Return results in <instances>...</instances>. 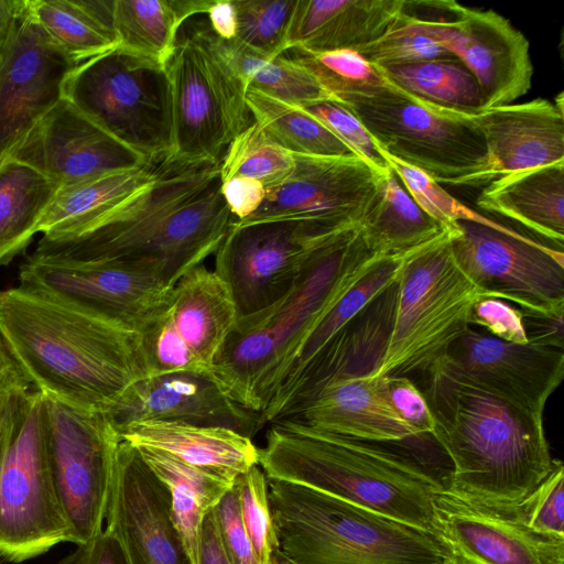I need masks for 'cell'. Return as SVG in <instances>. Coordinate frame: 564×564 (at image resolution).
Returning <instances> with one entry per match:
<instances>
[{
	"instance_id": "cell-45",
	"label": "cell",
	"mask_w": 564,
	"mask_h": 564,
	"mask_svg": "<svg viewBox=\"0 0 564 564\" xmlns=\"http://www.w3.org/2000/svg\"><path fill=\"white\" fill-rule=\"evenodd\" d=\"M299 107L322 122L379 175H387L392 171L386 153L345 105L335 100H323Z\"/></svg>"
},
{
	"instance_id": "cell-42",
	"label": "cell",
	"mask_w": 564,
	"mask_h": 564,
	"mask_svg": "<svg viewBox=\"0 0 564 564\" xmlns=\"http://www.w3.org/2000/svg\"><path fill=\"white\" fill-rule=\"evenodd\" d=\"M297 0H232L235 40L269 57L286 52L288 34Z\"/></svg>"
},
{
	"instance_id": "cell-13",
	"label": "cell",
	"mask_w": 564,
	"mask_h": 564,
	"mask_svg": "<svg viewBox=\"0 0 564 564\" xmlns=\"http://www.w3.org/2000/svg\"><path fill=\"white\" fill-rule=\"evenodd\" d=\"M347 108L387 155L441 185L454 186L487 165L484 137L470 117L431 108L399 88L372 102Z\"/></svg>"
},
{
	"instance_id": "cell-55",
	"label": "cell",
	"mask_w": 564,
	"mask_h": 564,
	"mask_svg": "<svg viewBox=\"0 0 564 564\" xmlns=\"http://www.w3.org/2000/svg\"><path fill=\"white\" fill-rule=\"evenodd\" d=\"M197 564H231L223 547L213 509L202 523Z\"/></svg>"
},
{
	"instance_id": "cell-47",
	"label": "cell",
	"mask_w": 564,
	"mask_h": 564,
	"mask_svg": "<svg viewBox=\"0 0 564 564\" xmlns=\"http://www.w3.org/2000/svg\"><path fill=\"white\" fill-rule=\"evenodd\" d=\"M564 466L553 459L546 478L517 507L513 513L532 531L564 540Z\"/></svg>"
},
{
	"instance_id": "cell-19",
	"label": "cell",
	"mask_w": 564,
	"mask_h": 564,
	"mask_svg": "<svg viewBox=\"0 0 564 564\" xmlns=\"http://www.w3.org/2000/svg\"><path fill=\"white\" fill-rule=\"evenodd\" d=\"M75 64L42 31L26 0L0 52V165L62 99Z\"/></svg>"
},
{
	"instance_id": "cell-53",
	"label": "cell",
	"mask_w": 564,
	"mask_h": 564,
	"mask_svg": "<svg viewBox=\"0 0 564 564\" xmlns=\"http://www.w3.org/2000/svg\"><path fill=\"white\" fill-rule=\"evenodd\" d=\"M221 193L234 220L240 221L248 218L261 206L267 191L257 180L234 177L221 183Z\"/></svg>"
},
{
	"instance_id": "cell-58",
	"label": "cell",
	"mask_w": 564,
	"mask_h": 564,
	"mask_svg": "<svg viewBox=\"0 0 564 564\" xmlns=\"http://www.w3.org/2000/svg\"><path fill=\"white\" fill-rule=\"evenodd\" d=\"M271 564H295L289 557H286L279 549L272 556Z\"/></svg>"
},
{
	"instance_id": "cell-23",
	"label": "cell",
	"mask_w": 564,
	"mask_h": 564,
	"mask_svg": "<svg viewBox=\"0 0 564 564\" xmlns=\"http://www.w3.org/2000/svg\"><path fill=\"white\" fill-rule=\"evenodd\" d=\"M433 534L473 564H564V540L541 535L513 510L456 497L445 489L432 500Z\"/></svg>"
},
{
	"instance_id": "cell-8",
	"label": "cell",
	"mask_w": 564,
	"mask_h": 564,
	"mask_svg": "<svg viewBox=\"0 0 564 564\" xmlns=\"http://www.w3.org/2000/svg\"><path fill=\"white\" fill-rule=\"evenodd\" d=\"M62 98L145 161L169 156L173 108L166 65L117 46L73 67Z\"/></svg>"
},
{
	"instance_id": "cell-39",
	"label": "cell",
	"mask_w": 564,
	"mask_h": 564,
	"mask_svg": "<svg viewBox=\"0 0 564 564\" xmlns=\"http://www.w3.org/2000/svg\"><path fill=\"white\" fill-rule=\"evenodd\" d=\"M177 0H113L117 46L166 65L184 22Z\"/></svg>"
},
{
	"instance_id": "cell-4",
	"label": "cell",
	"mask_w": 564,
	"mask_h": 564,
	"mask_svg": "<svg viewBox=\"0 0 564 564\" xmlns=\"http://www.w3.org/2000/svg\"><path fill=\"white\" fill-rule=\"evenodd\" d=\"M384 256L367 247L359 225L334 235L281 299L237 317L212 379L227 397L261 416L300 345Z\"/></svg>"
},
{
	"instance_id": "cell-22",
	"label": "cell",
	"mask_w": 564,
	"mask_h": 564,
	"mask_svg": "<svg viewBox=\"0 0 564 564\" xmlns=\"http://www.w3.org/2000/svg\"><path fill=\"white\" fill-rule=\"evenodd\" d=\"M438 360L490 393L541 415L564 376L563 349L505 341L471 327Z\"/></svg>"
},
{
	"instance_id": "cell-20",
	"label": "cell",
	"mask_w": 564,
	"mask_h": 564,
	"mask_svg": "<svg viewBox=\"0 0 564 564\" xmlns=\"http://www.w3.org/2000/svg\"><path fill=\"white\" fill-rule=\"evenodd\" d=\"M105 520L130 564H194L174 523L166 487L122 440Z\"/></svg>"
},
{
	"instance_id": "cell-5",
	"label": "cell",
	"mask_w": 564,
	"mask_h": 564,
	"mask_svg": "<svg viewBox=\"0 0 564 564\" xmlns=\"http://www.w3.org/2000/svg\"><path fill=\"white\" fill-rule=\"evenodd\" d=\"M259 462L268 479L304 486L433 534V496L447 488L414 457L291 420L269 423Z\"/></svg>"
},
{
	"instance_id": "cell-46",
	"label": "cell",
	"mask_w": 564,
	"mask_h": 564,
	"mask_svg": "<svg viewBox=\"0 0 564 564\" xmlns=\"http://www.w3.org/2000/svg\"><path fill=\"white\" fill-rule=\"evenodd\" d=\"M355 51L376 66L454 57L436 41L404 24L400 17L384 35Z\"/></svg>"
},
{
	"instance_id": "cell-37",
	"label": "cell",
	"mask_w": 564,
	"mask_h": 564,
	"mask_svg": "<svg viewBox=\"0 0 564 564\" xmlns=\"http://www.w3.org/2000/svg\"><path fill=\"white\" fill-rule=\"evenodd\" d=\"M246 102L253 122L274 143L292 154L357 156L343 141L296 105L248 87Z\"/></svg>"
},
{
	"instance_id": "cell-1",
	"label": "cell",
	"mask_w": 564,
	"mask_h": 564,
	"mask_svg": "<svg viewBox=\"0 0 564 564\" xmlns=\"http://www.w3.org/2000/svg\"><path fill=\"white\" fill-rule=\"evenodd\" d=\"M220 164L164 159L145 185L76 230L43 235L35 252L154 263L177 282L215 254L234 220Z\"/></svg>"
},
{
	"instance_id": "cell-57",
	"label": "cell",
	"mask_w": 564,
	"mask_h": 564,
	"mask_svg": "<svg viewBox=\"0 0 564 564\" xmlns=\"http://www.w3.org/2000/svg\"><path fill=\"white\" fill-rule=\"evenodd\" d=\"M24 0H0V52Z\"/></svg>"
},
{
	"instance_id": "cell-21",
	"label": "cell",
	"mask_w": 564,
	"mask_h": 564,
	"mask_svg": "<svg viewBox=\"0 0 564 564\" xmlns=\"http://www.w3.org/2000/svg\"><path fill=\"white\" fill-rule=\"evenodd\" d=\"M7 160L25 164L62 187L155 163L123 145L64 98L33 127Z\"/></svg>"
},
{
	"instance_id": "cell-27",
	"label": "cell",
	"mask_w": 564,
	"mask_h": 564,
	"mask_svg": "<svg viewBox=\"0 0 564 564\" xmlns=\"http://www.w3.org/2000/svg\"><path fill=\"white\" fill-rule=\"evenodd\" d=\"M403 0H297L286 51L357 50L397 23Z\"/></svg>"
},
{
	"instance_id": "cell-49",
	"label": "cell",
	"mask_w": 564,
	"mask_h": 564,
	"mask_svg": "<svg viewBox=\"0 0 564 564\" xmlns=\"http://www.w3.org/2000/svg\"><path fill=\"white\" fill-rule=\"evenodd\" d=\"M33 389L0 336V446L19 421Z\"/></svg>"
},
{
	"instance_id": "cell-25",
	"label": "cell",
	"mask_w": 564,
	"mask_h": 564,
	"mask_svg": "<svg viewBox=\"0 0 564 564\" xmlns=\"http://www.w3.org/2000/svg\"><path fill=\"white\" fill-rule=\"evenodd\" d=\"M312 429L375 443L417 437L367 375L332 378L292 395L275 415Z\"/></svg>"
},
{
	"instance_id": "cell-11",
	"label": "cell",
	"mask_w": 564,
	"mask_h": 564,
	"mask_svg": "<svg viewBox=\"0 0 564 564\" xmlns=\"http://www.w3.org/2000/svg\"><path fill=\"white\" fill-rule=\"evenodd\" d=\"M400 20L436 41L476 77L485 109L510 105L532 85L527 37L492 10L456 1H404Z\"/></svg>"
},
{
	"instance_id": "cell-31",
	"label": "cell",
	"mask_w": 564,
	"mask_h": 564,
	"mask_svg": "<svg viewBox=\"0 0 564 564\" xmlns=\"http://www.w3.org/2000/svg\"><path fill=\"white\" fill-rule=\"evenodd\" d=\"M359 230L372 252L397 254L429 242L446 229L413 200L391 171L380 177Z\"/></svg>"
},
{
	"instance_id": "cell-40",
	"label": "cell",
	"mask_w": 564,
	"mask_h": 564,
	"mask_svg": "<svg viewBox=\"0 0 564 564\" xmlns=\"http://www.w3.org/2000/svg\"><path fill=\"white\" fill-rule=\"evenodd\" d=\"M283 55L308 70L317 82L346 107L382 98L398 88L354 50L314 53L290 48Z\"/></svg>"
},
{
	"instance_id": "cell-38",
	"label": "cell",
	"mask_w": 564,
	"mask_h": 564,
	"mask_svg": "<svg viewBox=\"0 0 564 564\" xmlns=\"http://www.w3.org/2000/svg\"><path fill=\"white\" fill-rule=\"evenodd\" d=\"M410 251L384 256L322 318L292 356L271 401L293 383L305 367L360 311L398 280Z\"/></svg>"
},
{
	"instance_id": "cell-32",
	"label": "cell",
	"mask_w": 564,
	"mask_h": 564,
	"mask_svg": "<svg viewBox=\"0 0 564 564\" xmlns=\"http://www.w3.org/2000/svg\"><path fill=\"white\" fill-rule=\"evenodd\" d=\"M113 0H26L42 31L75 64L117 47Z\"/></svg>"
},
{
	"instance_id": "cell-17",
	"label": "cell",
	"mask_w": 564,
	"mask_h": 564,
	"mask_svg": "<svg viewBox=\"0 0 564 564\" xmlns=\"http://www.w3.org/2000/svg\"><path fill=\"white\" fill-rule=\"evenodd\" d=\"M453 254L481 289L525 312L564 311L563 251L507 226L457 221Z\"/></svg>"
},
{
	"instance_id": "cell-14",
	"label": "cell",
	"mask_w": 564,
	"mask_h": 564,
	"mask_svg": "<svg viewBox=\"0 0 564 564\" xmlns=\"http://www.w3.org/2000/svg\"><path fill=\"white\" fill-rule=\"evenodd\" d=\"M19 281L139 333L164 307L176 284L154 263L82 261L35 251L21 263Z\"/></svg>"
},
{
	"instance_id": "cell-44",
	"label": "cell",
	"mask_w": 564,
	"mask_h": 564,
	"mask_svg": "<svg viewBox=\"0 0 564 564\" xmlns=\"http://www.w3.org/2000/svg\"><path fill=\"white\" fill-rule=\"evenodd\" d=\"M387 159L392 172L413 200L445 229H453L457 221H470L492 228L502 226L457 200L422 171L389 155Z\"/></svg>"
},
{
	"instance_id": "cell-52",
	"label": "cell",
	"mask_w": 564,
	"mask_h": 564,
	"mask_svg": "<svg viewBox=\"0 0 564 564\" xmlns=\"http://www.w3.org/2000/svg\"><path fill=\"white\" fill-rule=\"evenodd\" d=\"M58 564H130L116 535L102 529L88 541L64 556Z\"/></svg>"
},
{
	"instance_id": "cell-48",
	"label": "cell",
	"mask_w": 564,
	"mask_h": 564,
	"mask_svg": "<svg viewBox=\"0 0 564 564\" xmlns=\"http://www.w3.org/2000/svg\"><path fill=\"white\" fill-rule=\"evenodd\" d=\"M379 387L395 410L415 432L417 437L431 435L434 417L423 391L406 376H383L376 378Z\"/></svg>"
},
{
	"instance_id": "cell-41",
	"label": "cell",
	"mask_w": 564,
	"mask_h": 564,
	"mask_svg": "<svg viewBox=\"0 0 564 564\" xmlns=\"http://www.w3.org/2000/svg\"><path fill=\"white\" fill-rule=\"evenodd\" d=\"M295 166L294 156L253 122L228 145L220 164L221 183L234 177L259 181L265 191L283 184Z\"/></svg>"
},
{
	"instance_id": "cell-26",
	"label": "cell",
	"mask_w": 564,
	"mask_h": 564,
	"mask_svg": "<svg viewBox=\"0 0 564 564\" xmlns=\"http://www.w3.org/2000/svg\"><path fill=\"white\" fill-rule=\"evenodd\" d=\"M470 119L484 137L487 165L454 186L487 185L506 175L564 162V111L550 100L492 107Z\"/></svg>"
},
{
	"instance_id": "cell-54",
	"label": "cell",
	"mask_w": 564,
	"mask_h": 564,
	"mask_svg": "<svg viewBox=\"0 0 564 564\" xmlns=\"http://www.w3.org/2000/svg\"><path fill=\"white\" fill-rule=\"evenodd\" d=\"M521 312L528 343L556 349L564 348V311Z\"/></svg>"
},
{
	"instance_id": "cell-36",
	"label": "cell",
	"mask_w": 564,
	"mask_h": 564,
	"mask_svg": "<svg viewBox=\"0 0 564 564\" xmlns=\"http://www.w3.org/2000/svg\"><path fill=\"white\" fill-rule=\"evenodd\" d=\"M209 33L214 45L247 89L253 87L297 106L323 100L337 101L308 70L285 55L269 57L243 46L235 39H219L210 28Z\"/></svg>"
},
{
	"instance_id": "cell-24",
	"label": "cell",
	"mask_w": 564,
	"mask_h": 564,
	"mask_svg": "<svg viewBox=\"0 0 564 564\" xmlns=\"http://www.w3.org/2000/svg\"><path fill=\"white\" fill-rule=\"evenodd\" d=\"M104 412L115 426L149 420L178 421L226 427L250 438L263 425L260 414L227 397L209 375L195 372L145 376Z\"/></svg>"
},
{
	"instance_id": "cell-43",
	"label": "cell",
	"mask_w": 564,
	"mask_h": 564,
	"mask_svg": "<svg viewBox=\"0 0 564 564\" xmlns=\"http://www.w3.org/2000/svg\"><path fill=\"white\" fill-rule=\"evenodd\" d=\"M234 485L240 516L258 563L271 564L280 543L270 507L268 478L256 465L240 474Z\"/></svg>"
},
{
	"instance_id": "cell-9",
	"label": "cell",
	"mask_w": 564,
	"mask_h": 564,
	"mask_svg": "<svg viewBox=\"0 0 564 564\" xmlns=\"http://www.w3.org/2000/svg\"><path fill=\"white\" fill-rule=\"evenodd\" d=\"M172 90L173 142L165 160L216 163L253 123L247 88L214 45L209 28L176 42L166 64Z\"/></svg>"
},
{
	"instance_id": "cell-18",
	"label": "cell",
	"mask_w": 564,
	"mask_h": 564,
	"mask_svg": "<svg viewBox=\"0 0 564 564\" xmlns=\"http://www.w3.org/2000/svg\"><path fill=\"white\" fill-rule=\"evenodd\" d=\"M293 156L295 166L290 177L267 191L263 203L252 215L232 223L242 226L297 220L332 228L359 225L381 175L358 156Z\"/></svg>"
},
{
	"instance_id": "cell-30",
	"label": "cell",
	"mask_w": 564,
	"mask_h": 564,
	"mask_svg": "<svg viewBox=\"0 0 564 564\" xmlns=\"http://www.w3.org/2000/svg\"><path fill=\"white\" fill-rule=\"evenodd\" d=\"M135 447V446H134ZM171 497L174 523L194 564H197L204 517L234 485L225 477L186 464L155 448L135 447Z\"/></svg>"
},
{
	"instance_id": "cell-59",
	"label": "cell",
	"mask_w": 564,
	"mask_h": 564,
	"mask_svg": "<svg viewBox=\"0 0 564 564\" xmlns=\"http://www.w3.org/2000/svg\"><path fill=\"white\" fill-rule=\"evenodd\" d=\"M442 564H473L469 561L463 558L462 556L451 553L447 555L445 561Z\"/></svg>"
},
{
	"instance_id": "cell-10",
	"label": "cell",
	"mask_w": 564,
	"mask_h": 564,
	"mask_svg": "<svg viewBox=\"0 0 564 564\" xmlns=\"http://www.w3.org/2000/svg\"><path fill=\"white\" fill-rule=\"evenodd\" d=\"M46 438L44 397L35 388L0 446V557H37L67 542Z\"/></svg>"
},
{
	"instance_id": "cell-2",
	"label": "cell",
	"mask_w": 564,
	"mask_h": 564,
	"mask_svg": "<svg viewBox=\"0 0 564 564\" xmlns=\"http://www.w3.org/2000/svg\"><path fill=\"white\" fill-rule=\"evenodd\" d=\"M0 336L36 390L74 409L104 411L145 377L138 330L20 284L0 290Z\"/></svg>"
},
{
	"instance_id": "cell-34",
	"label": "cell",
	"mask_w": 564,
	"mask_h": 564,
	"mask_svg": "<svg viewBox=\"0 0 564 564\" xmlns=\"http://www.w3.org/2000/svg\"><path fill=\"white\" fill-rule=\"evenodd\" d=\"M378 68L392 85L431 108L465 117L485 110L476 77L455 57Z\"/></svg>"
},
{
	"instance_id": "cell-12",
	"label": "cell",
	"mask_w": 564,
	"mask_h": 564,
	"mask_svg": "<svg viewBox=\"0 0 564 564\" xmlns=\"http://www.w3.org/2000/svg\"><path fill=\"white\" fill-rule=\"evenodd\" d=\"M44 397L48 455L67 542L102 530L120 435L104 411L78 410Z\"/></svg>"
},
{
	"instance_id": "cell-3",
	"label": "cell",
	"mask_w": 564,
	"mask_h": 564,
	"mask_svg": "<svg viewBox=\"0 0 564 564\" xmlns=\"http://www.w3.org/2000/svg\"><path fill=\"white\" fill-rule=\"evenodd\" d=\"M425 375L432 436L453 464L446 490L495 509L517 507L553 466L543 415L490 393L442 360Z\"/></svg>"
},
{
	"instance_id": "cell-56",
	"label": "cell",
	"mask_w": 564,
	"mask_h": 564,
	"mask_svg": "<svg viewBox=\"0 0 564 564\" xmlns=\"http://www.w3.org/2000/svg\"><path fill=\"white\" fill-rule=\"evenodd\" d=\"M206 14L216 36L225 41L236 37L237 18L232 0H214Z\"/></svg>"
},
{
	"instance_id": "cell-7",
	"label": "cell",
	"mask_w": 564,
	"mask_h": 564,
	"mask_svg": "<svg viewBox=\"0 0 564 564\" xmlns=\"http://www.w3.org/2000/svg\"><path fill=\"white\" fill-rule=\"evenodd\" d=\"M485 297L496 296L462 270L452 251L449 229L411 250L400 273L384 354L367 376L425 373L470 327L471 310Z\"/></svg>"
},
{
	"instance_id": "cell-35",
	"label": "cell",
	"mask_w": 564,
	"mask_h": 564,
	"mask_svg": "<svg viewBox=\"0 0 564 564\" xmlns=\"http://www.w3.org/2000/svg\"><path fill=\"white\" fill-rule=\"evenodd\" d=\"M162 161L61 187L46 209L39 231L43 235L63 234L80 228L150 182Z\"/></svg>"
},
{
	"instance_id": "cell-50",
	"label": "cell",
	"mask_w": 564,
	"mask_h": 564,
	"mask_svg": "<svg viewBox=\"0 0 564 564\" xmlns=\"http://www.w3.org/2000/svg\"><path fill=\"white\" fill-rule=\"evenodd\" d=\"M219 538L231 564H259L245 529L235 485L213 508Z\"/></svg>"
},
{
	"instance_id": "cell-29",
	"label": "cell",
	"mask_w": 564,
	"mask_h": 564,
	"mask_svg": "<svg viewBox=\"0 0 564 564\" xmlns=\"http://www.w3.org/2000/svg\"><path fill=\"white\" fill-rule=\"evenodd\" d=\"M476 205L520 224L563 251L564 162L497 178L481 189Z\"/></svg>"
},
{
	"instance_id": "cell-6",
	"label": "cell",
	"mask_w": 564,
	"mask_h": 564,
	"mask_svg": "<svg viewBox=\"0 0 564 564\" xmlns=\"http://www.w3.org/2000/svg\"><path fill=\"white\" fill-rule=\"evenodd\" d=\"M280 550L295 564H442L432 533L296 484L268 479Z\"/></svg>"
},
{
	"instance_id": "cell-33",
	"label": "cell",
	"mask_w": 564,
	"mask_h": 564,
	"mask_svg": "<svg viewBox=\"0 0 564 564\" xmlns=\"http://www.w3.org/2000/svg\"><path fill=\"white\" fill-rule=\"evenodd\" d=\"M55 181L13 160L0 165V267L24 252L61 189Z\"/></svg>"
},
{
	"instance_id": "cell-16",
	"label": "cell",
	"mask_w": 564,
	"mask_h": 564,
	"mask_svg": "<svg viewBox=\"0 0 564 564\" xmlns=\"http://www.w3.org/2000/svg\"><path fill=\"white\" fill-rule=\"evenodd\" d=\"M344 229L297 220L231 223L214 254V271L228 285L238 317L281 299L316 251Z\"/></svg>"
},
{
	"instance_id": "cell-51",
	"label": "cell",
	"mask_w": 564,
	"mask_h": 564,
	"mask_svg": "<svg viewBox=\"0 0 564 564\" xmlns=\"http://www.w3.org/2000/svg\"><path fill=\"white\" fill-rule=\"evenodd\" d=\"M471 325L505 341L528 343L521 310L502 299L485 297L478 301L470 313Z\"/></svg>"
},
{
	"instance_id": "cell-28",
	"label": "cell",
	"mask_w": 564,
	"mask_h": 564,
	"mask_svg": "<svg viewBox=\"0 0 564 564\" xmlns=\"http://www.w3.org/2000/svg\"><path fill=\"white\" fill-rule=\"evenodd\" d=\"M116 429L122 441L135 447L165 452L232 482L259 462V448L252 438L226 427L149 420Z\"/></svg>"
},
{
	"instance_id": "cell-15",
	"label": "cell",
	"mask_w": 564,
	"mask_h": 564,
	"mask_svg": "<svg viewBox=\"0 0 564 564\" xmlns=\"http://www.w3.org/2000/svg\"><path fill=\"white\" fill-rule=\"evenodd\" d=\"M237 317L225 281L205 264L192 269L176 282L164 307L140 332L145 376L209 375Z\"/></svg>"
}]
</instances>
